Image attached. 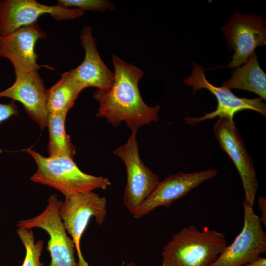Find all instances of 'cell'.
Segmentation results:
<instances>
[{"label":"cell","instance_id":"obj_1","mask_svg":"<svg viewBox=\"0 0 266 266\" xmlns=\"http://www.w3.org/2000/svg\"><path fill=\"white\" fill-rule=\"evenodd\" d=\"M112 62L115 70L112 85L93 93L99 103L96 116L106 118L114 127L124 122L132 133H137L141 126L158 121L160 107L149 106L144 102L138 88L144 76L141 69L114 54Z\"/></svg>","mask_w":266,"mask_h":266},{"label":"cell","instance_id":"obj_2","mask_svg":"<svg viewBox=\"0 0 266 266\" xmlns=\"http://www.w3.org/2000/svg\"><path fill=\"white\" fill-rule=\"evenodd\" d=\"M227 246L225 235L194 225L174 234L163 247L162 266H209Z\"/></svg>","mask_w":266,"mask_h":266},{"label":"cell","instance_id":"obj_3","mask_svg":"<svg viewBox=\"0 0 266 266\" xmlns=\"http://www.w3.org/2000/svg\"><path fill=\"white\" fill-rule=\"evenodd\" d=\"M26 151L34 159L37 166L31 180L53 188L64 196L97 189L105 190L111 184L108 178L84 173L70 157H45L31 148Z\"/></svg>","mask_w":266,"mask_h":266},{"label":"cell","instance_id":"obj_4","mask_svg":"<svg viewBox=\"0 0 266 266\" xmlns=\"http://www.w3.org/2000/svg\"><path fill=\"white\" fill-rule=\"evenodd\" d=\"M59 213L66 232L73 241L78 256L77 266H89L84 260L80 248L83 233L91 217L101 225L106 216L107 200L93 191L64 196Z\"/></svg>","mask_w":266,"mask_h":266},{"label":"cell","instance_id":"obj_5","mask_svg":"<svg viewBox=\"0 0 266 266\" xmlns=\"http://www.w3.org/2000/svg\"><path fill=\"white\" fill-rule=\"evenodd\" d=\"M136 133H132L127 142L113 152L126 166L127 183L123 203L133 215L160 182L159 176L146 166L140 157Z\"/></svg>","mask_w":266,"mask_h":266},{"label":"cell","instance_id":"obj_6","mask_svg":"<svg viewBox=\"0 0 266 266\" xmlns=\"http://www.w3.org/2000/svg\"><path fill=\"white\" fill-rule=\"evenodd\" d=\"M61 202L56 194H52L42 213L34 217L20 220L16 226L25 229L39 228L47 232L49 236L47 249L51 258L49 266H77L74 243L67 235L60 215Z\"/></svg>","mask_w":266,"mask_h":266},{"label":"cell","instance_id":"obj_7","mask_svg":"<svg viewBox=\"0 0 266 266\" xmlns=\"http://www.w3.org/2000/svg\"><path fill=\"white\" fill-rule=\"evenodd\" d=\"M221 30L228 48L234 51L226 66L231 69L244 63L257 47L266 45V22L259 15L234 13Z\"/></svg>","mask_w":266,"mask_h":266},{"label":"cell","instance_id":"obj_8","mask_svg":"<svg viewBox=\"0 0 266 266\" xmlns=\"http://www.w3.org/2000/svg\"><path fill=\"white\" fill-rule=\"evenodd\" d=\"M192 64V73L184 80V83L192 87L193 93L202 89L208 90L215 96L218 103L215 110L206 113L203 116L186 117L184 120L186 124L195 125L201 121L216 117L233 119L235 114L243 110H253L266 116V106L261 101L262 99L261 98H240L234 95L228 88L216 87L207 80L204 74L205 70L202 65L193 62Z\"/></svg>","mask_w":266,"mask_h":266},{"label":"cell","instance_id":"obj_9","mask_svg":"<svg viewBox=\"0 0 266 266\" xmlns=\"http://www.w3.org/2000/svg\"><path fill=\"white\" fill-rule=\"evenodd\" d=\"M213 130L220 148L232 159L240 175L245 193L243 203L253 207L258 187L256 172L233 119L219 117Z\"/></svg>","mask_w":266,"mask_h":266},{"label":"cell","instance_id":"obj_10","mask_svg":"<svg viewBox=\"0 0 266 266\" xmlns=\"http://www.w3.org/2000/svg\"><path fill=\"white\" fill-rule=\"evenodd\" d=\"M83 11L60 5H47L35 0H0V35L5 36L16 30L37 22L42 15L49 14L58 20H74Z\"/></svg>","mask_w":266,"mask_h":266},{"label":"cell","instance_id":"obj_11","mask_svg":"<svg viewBox=\"0 0 266 266\" xmlns=\"http://www.w3.org/2000/svg\"><path fill=\"white\" fill-rule=\"evenodd\" d=\"M244 225L233 242L226 246L209 266H241L266 251V235L259 217L243 203Z\"/></svg>","mask_w":266,"mask_h":266},{"label":"cell","instance_id":"obj_12","mask_svg":"<svg viewBox=\"0 0 266 266\" xmlns=\"http://www.w3.org/2000/svg\"><path fill=\"white\" fill-rule=\"evenodd\" d=\"M47 36V33L37 22L0 36V56L11 62L16 77L38 71L41 67L50 68L37 63L38 55L35 51L37 41Z\"/></svg>","mask_w":266,"mask_h":266},{"label":"cell","instance_id":"obj_13","mask_svg":"<svg viewBox=\"0 0 266 266\" xmlns=\"http://www.w3.org/2000/svg\"><path fill=\"white\" fill-rule=\"evenodd\" d=\"M215 168L194 173L180 172L160 181L150 195L133 215L135 218L145 216L157 207H170L202 182L216 176Z\"/></svg>","mask_w":266,"mask_h":266},{"label":"cell","instance_id":"obj_14","mask_svg":"<svg viewBox=\"0 0 266 266\" xmlns=\"http://www.w3.org/2000/svg\"><path fill=\"white\" fill-rule=\"evenodd\" d=\"M47 91L38 71H33L16 77L10 87L0 92V98L21 103L29 117L43 130L47 127L49 114L46 106Z\"/></svg>","mask_w":266,"mask_h":266},{"label":"cell","instance_id":"obj_15","mask_svg":"<svg viewBox=\"0 0 266 266\" xmlns=\"http://www.w3.org/2000/svg\"><path fill=\"white\" fill-rule=\"evenodd\" d=\"M79 38L85 57L77 67L69 71L71 76L83 90L88 87L101 91L108 89L114 82V73L108 68L98 53L91 26H84Z\"/></svg>","mask_w":266,"mask_h":266},{"label":"cell","instance_id":"obj_16","mask_svg":"<svg viewBox=\"0 0 266 266\" xmlns=\"http://www.w3.org/2000/svg\"><path fill=\"white\" fill-rule=\"evenodd\" d=\"M222 85L230 89L251 91L266 100V74L259 66L255 52L248 57L241 67H236L232 72L231 78Z\"/></svg>","mask_w":266,"mask_h":266},{"label":"cell","instance_id":"obj_17","mask_svg":"<svg viewBox=\"0 0 266 266\" xmlns=\"http://www.w3.org/2000/svg\"><path fill=\"white\" fill-rule=\"evenodd\" d=\"M82 90L69 71L62 74L60 79L48 89L46 106L49 113L67 114Z\"/></svg>","mask_w":266,"mask_h":266},{"label":"cell","instance_id":"obj_18","mask_svg":"<svg viewBox=\"0 0 266 266\" xmlns=\"http://www.w3.org/2000/svg\"><path fill=\"white\" fill-rule=\"evenodd\" d=\"M67 113H49L48 125L49 143L47 151L49 157H68L74 159L76 148L65 130Z\"/></svg>","mask_w":266,"mask_h":266},{"label":"cell","instance_id":"obj_19","mask_svg":"<svg viewBox=\"0 0 266 266\" xmlns=\"http://www.w3.org/2000/svg\"><path fill=\"white\" fill-rule=\"evenodd\" d=\"M17 233L26 251L21 266H43V263L40 260L44 245L43 241L39 240L35 242L31 229L18 228Z\"/></svg>","mask_w":266,"mask_h":266},{"label":"cell","instance_id":"obj_20","mask_svg":"<svg viewBox=\"0 0 266 266\" xmlns=\"http://www.w3.org/2000/svg\"><path fill=\"white\" fill-rule=\"evenodd\" d=\"M57 4L66 8H76L82 11L104 12L113 10L115 5L106 0H58Z\"/></svg>","mask_w":266,"mask_h":266},{"label":"cell","instance_id":"obj_21","mask_svg":"<svg viewBox=\"0 0 266 266\" xmlns=\"http://www.w3.org/2000/svg\"><path fill=\"white\" fill-rule=\"evenodd\" d=\"M19 115L18 108L15 101L12 100L8 104L0 103V124L12 116H18ZM1 150H0V155Z\"/></svg>","mask_w":266,"mask_h":266},{"label":"cell","instance_id":"obj_22","mask_svg":"<svg viewBox=\"0 0 266 266\" xmlns=\"http://www.w3.org/2000/svg\"><path fill=\"white\" fill-rule=\"evenodd\" d=\"M258 203L261 211V216L260 218L261 223L266 226V197L261 196L258 199Z\"/></svg>","mask_w":266,"mask_h":266},{"label":"cell","instance_id":"obj_23","mask_svg":"<svg viewBox=\"0 0 266 266\" xmlns=\"http://www.w3.org/2000/svg\"><path fill=\"white\" fill-rule=\"evenodd\" d=\"M241 266H266V259L259 256L256 259Z\"/></svg>","mask_w":266,"mask_h":266},{"label":"cell","instance_id":"obj_24","mask_svg":"<svg viewBox=\"0 0 266 266\" xmlns=\"http://www.w3.org/2000/svg\"><path fill=\"white\" fill-rule=\"evenodd\" d=\"M125 266H136V265L135 264V263L133 262L127 263Z\"/></svg>","mask_w":266,"mask_h":266},{"label":"cell","instance_id":"obj_25","mask_svg":"<svg viewBox=\"0 0 266 266\" xmlns=\"http://www.w3.org/2000/svg\"></svg>","mask_w":266,"mask_h":266}]
</instances>
